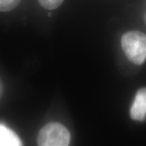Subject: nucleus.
<instances>
[{
    "mask_svg": "<svg viewBox=\"0 0 146 146\" xmlns=\"http://www.w3.org/2000/svg\"><path fill=\"white\" fill-rule=\"evenodd\" d=\"M144 19H145V25H146V14L145 15V17H144Z\"/></svg>",
    "mask_w": 146,
    "mask_h": 146,
    "instance_id": "8",
    "label": "nucleus"
},
{
    "mask_svg": "<svg viewBox=\"0 0 146 146\" xmlns=\"http://www.w3.org/2000/svg\"><path fill=\"white\" fill-rule=\"evenodd\" d=\"M21 0H0V12H7L15 9Z\"/></svg>",
    "mask_w": 146,
    "mask_h": 146,
    "instance_id": "5",
    "label": "nucleus"
},
{
    "mask_svg": "<svg viewBox=\"0 0 146 146\" xmlns=\"http://www.w3.org/2000/svg\"><path fill=\"white\" fill-rule=\"evenodd\" d=\"M21 141L13 131L4 125H0V146L21 145Z\"/></svg>",
    "mask_w": 146,
    "mask_h": 146,
    "instance_id": "4",
    "label": "nucleus"
},
{
    "mask_svg": "<svg viewBox=\"0 0 146 146\" xmlns=\"http://www.w3.org/2000/svg\"><path fill=\"white\" fill-rule=\"evenodd\" d=\"M3 84L1 79H0V99L3 96Z\"/></svg>",
    "mask_w": 146,
    "mask_h": 146,
    "instance_id": "7",
    "label": "nucleus"
},
{
    "mask_svg": "<svg viewBox=\"0 0 146 146\" xmlns=\"http://www.w3.org/2000/svg\"><path fill=\"white\" fill-rule=\"evenodd\" d=\"M122 48L127 58L141 65L146 60V35L139 31H130L122 36Z\"/></svg>",
    "mask_w": 146,
    "mask_h": 146,
    "instance_id": "1",
    "label": "nucleus"
},
{
    "mask_svg": "<svg viewBox=\"0 0 146 146\" xmlns=\"http://www.w3.org/2000/svg\"><path fill=\"white\" fill-rule=\"evenodd\" d=\"M71 135L66 127L59 123H50L40 130L36 142L40 146H68Z\"/></svg>",
    "mask_w": 146,
    "mask_h": 146,
    "instance_id": "2",
    "label": "nucleus"
},
{
    "mask_svg": "<svg viewBox=\"0 0 146 146\" xmlns=\"http://www.w3.org/2000/svg\"><path fill=\"white\" fill-rule=\"evenodd\" d=\"M64 0H38L40 5L47 10H54L63 3Z\"/></svg>",
    "mask_w": 146,
    "mask_h": 146,
    "instance_id": "6",
    "label": "nucleus"
},
{
    "mask_svg": "<svg viewBox=\"0 0 146 146\" xmlns=\"http://www.w3.org/2000/svg\"><path fill=\"white\" fill-rule=\"evenodd\" d=\"M131 118L136 121H143L146 115V88L138 90L134 102L131 107Z\"/></svg>",
    "mask_w": 146,
    "mask_h": 146,
    "instance_id": "3",
    "label": "nucleus"
}]
</instances>
